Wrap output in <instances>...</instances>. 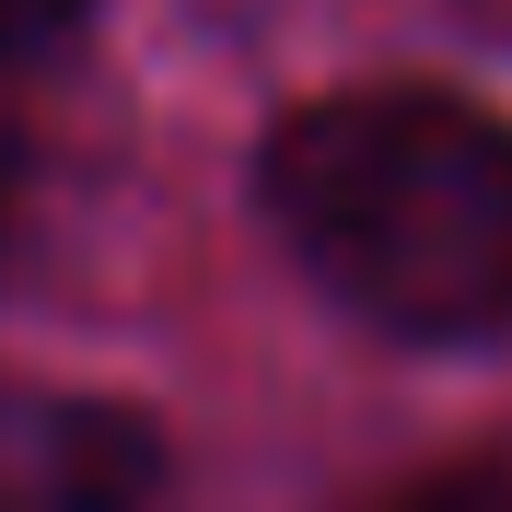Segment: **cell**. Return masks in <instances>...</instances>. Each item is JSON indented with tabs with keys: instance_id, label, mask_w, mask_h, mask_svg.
<instances>
[{
	"instance_id": "cell-4",
	"label": "cell",
	"mask_w": 512,
	"mask_h": 512,
	"mask_svg": "<svg viewBox=\"0 0 512 512\" xmlns=\"http://www.w3.org/2000/svg\"><path fill=\"white\" fill-rule=\"evenodd\" d=\"M94 0H0V59H47Z\"/></svg>"
},
{
	"instance_id": "cell-3",
	"label": "cell",
	"mask_w": 512,
	"mask_h": 512,
	"mask_svg": "<svg viewBox=\"0 0 512 512\" xmlns=\"http://www.w3.org/2000/svg\"><path fill=\"white\" fill-rule=\"evenodd\" d=\"M373 512H512V466H431V478L384 489Z\"/></svg>"
},
{
	"instance_id": "cell-2",
	"label": "cell",
	"mask_w": 512,
	"mask_h": 512,
	"mask_svg": "<svg viewBox=\"0 0 512 512\" xmlns=\"http://www.w3.org/2000/svg\"><path fill=\"white\" fill-rule=\"evenodd\" d=\"M163 443L117 396L0 384V512H152Z\"/></svg>"
},
{
	"instance_id": "cell-1",
	"label": "cell",
	"mask_w": 512,
	"mask_h": 512,
	"mask_svg": "<svg viewBox=\"0 0 512 512\" xmlns=\"http://www.w3.org/2000/svg\"><path fill=\"white\" fill-rule=\"evenodd\" d=\"M291 268L408 350L512 338V117L454 82H350L256 152Z\"/></svg>"
},
{
	"instance_id": "cell-5",
	"label": "cell",
	"mask_w": 512,
	"mask_h": 512,
	"mask_svg": "<svg viewBox=\"0 0 512 512\" xmlns=\"http://www.w3.org/2000/svg\"><path fill=\"white\" fill-rule=\"evenodd\" d=\"M12 210H24V152L0 140V233H12Z\"/></svg>"
}]
</instances>
